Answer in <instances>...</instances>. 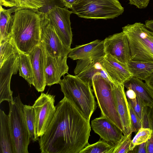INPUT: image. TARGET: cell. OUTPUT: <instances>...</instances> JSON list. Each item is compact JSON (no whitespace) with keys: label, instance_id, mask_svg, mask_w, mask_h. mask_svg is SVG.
<instances>
[{"label":"cell","instance_id":"d6a6232c","mask_svg":"<svg viewBox=\"0 0 153 153\" xmlns=\"http://www.w3.org/2000/svg\"><path fill=\"white\" fill-rule=\"evenodd\" d=\"M127 99L129 105L141 120L142 110L145 105L137 96L132 99Z\"/></svg>","mask_w":153,"mask_h":153},{"label":"cell","instance_id":"603a6c76","mask_svg":"<svg viewBox=\"0 0 153 153\" xmlns=\"http://www.w3.org/2000/svg\"><path fill=\"white\" fill-rule=\"evenodd\" d=\"M17 64L20 76L25 79L30 85H33V71L28 54L19 51L17 59Z\"/></svg>","mask_w":153,"mask_h":153},{"label":"cell","instance_id":"ee69618b","mask_svg":"<svg viewBox=\"0 0 153 153\" xmlns=\"http://www.w3.org/2000/svg\"></svg>","mask_w":153,"mask_h":153},{"label":"cell","instance_id":"7a4b0ae2","mask_svg":"<svg viewBox=\"0 0 153 153\" xmlns=\"http://www.w3.org/2000/svg\"><path fill=\"white\" fill-rule=\"evenodd\" d=\"M45 17V13L35 9H20L12 15L10 35L20 52L28 54L40 44Z\"/></svg>","mask_w":153,"mask_h":153},{"label":"cell","instance_id":"60d3db41","mask_svg":"<svg viewBox=\"0 0 153 153\" xmlns=\"http://www.w3.org/2000/svg\"><path fill=\"white\" fill-rule=\"evenodd\" d=\"M126 94L127 98L132 99L136 97V95L134 91L131 89H128L126 92Z\"/></svg>","mask_w":153,"mask_h":153},{"label":"cell","instance_id":"f35d334b","mask_svg":"<svg viewBox=\"0 0 153 153\" xmlns=\"http://www.w3.org/2000/svg\"><path fill=\"white\" fill-rule=\"evenodd\" d=\"M61 2L68 8L71 9L73 6L79 0H59Z\"/></svg>","mask_w":153,"mask_h":153},{"label":"cell","instance_id":"30bf717a","mask_svg":"<svg viewBox=\"0 0 153 153\" xmlns=\"http://www.w3.org/2000/svg\"><path fill=\"white\" fill-rule=\"evenodd\" d=\"M40 43L47 54L53 57H68L71 49L64 45L45 15L42 25Z\"/></svg>","mask_w":153,"mask_h":153},{"label":"cell","instance_id":"ba28073f","mask_svg":"<svg viewBox=\"0 0 153 153\" xmlns=\"http://www.w3.org/2000/svg\"><path fill=\"white\" fill-rule=\"evenodd\" d=\"M72 11L66 7L55 5L45 13L46 17L53 26L64 45L71 48L73 34L71 27L70 16Z\"/></svg>","mask_w":153,"mask_h":153},{"label":"cell","instance_id":"d4e9b609","mask_svg":"<svg viewBox=\"0 0 153 153\" xmlns=\"http://www.w3.org/2000/svg\"><path fill=\"white\" fill-rule=\"evenodd\" d=\"M101 61L102 60L97 62L85 70L76 75L85 82L89 84L91 87L92 86L93 77L98 74L101 75L104 78L112 82L102 65Z\"/></svg>","mask_w":153,"mask_h":153},{"label":"cell","instance_id":"d6986e66","mask_svg":"<svg viewBox=\"0 0 153 153\" xmlns=\"http://www.w3.org/2000/svg\"><path fill=\"white\" fill-rule=\"evenodd\" d=\"M124 85L127 89L133 90L145 105L153 107V90L142 80L132 76Z\"/></svg>","mask_w":153,"mask_h":153},{"label":"cell","instance_id":"277c9868","mask_svg":"<svg viewBox=\"0 0 153 153\" xmlns=\"http://www.w3.org/2000/svg\"><path fill=\"white\" fill-rule=\"evenodd\" d=\"M129 42L131 59L153 63V31L141 22L122 27Z\"/></svg>","mask_w":153,"mask_h":153},{"label":"cell","instance_id":"2e32d148","mask_svg":"<svg viewBox=\"0 0 153 153\" xmlns=\"http://www.w3.org/2000/svg\"><path fill=\"white\" fill-rule=\"evenodd\" d=\"M101 64L112 83L124 84L133 76L127 65L120 62L109 55H105Z\"/></svg>","mask_w":153,"mask_h":153},{"label":"cell","instance_id":"5b68a950","mask_svg":"<svg viewBox=\"0 0 153 153\" xmlns=\"http://www.w3.org/2000/svg\"><path fill=\"white\" fill-rule=\"evenodd\" d=\"M71 9L79 17L94 19H113L124 11L118 0H79Z\"/></svg>","mask_w":153,"mask_h":153},{"label":"cell","instance_id":"7bdbcfd3","mask_svg":"<svg viewBox=\"0 0 153 153\" xmlns=\"http://www.w3.org/2000/svg\"><path fill=\"white\" fill-rule=\"evenodd\" d=\"M146 27L149 30L153 31V20H147L145 21Z\"/></svg>","mask_w":153,"mask_h":153},{"label":"cell","instance_id":"f546056e","mask_svg":"<svg viewBox=\"0 0 153 153\" xmlns=\"http://www.w3.org/2000/svg\"><path fill=\"white\" fill-rule=\"evenodd\" d=\"M132 133L123 135L116 144L113 153H129L131 141Z\"/></svg>","mask_w":153,"mask_h":153},{"label":"cell","instance_id":"f1b7e54d","mask_svg":"<svg viewBox=\"0 0 153 153\" xmlns=\"http://www.w3.org/2000/svg\"><path fill=\"white\" fill-rule=\"evenodd\" d=\"M141 121V128L153 130V107L147 105L143 107Z\"/></svg>","mask_w":153,"mask_h":153},{"label":"cell","instance_id":"74e56055","mask_svg":"<svg viewBox=\"0 0 153 153\" xmlns=\"http://www.w3.org/2000/svg\"><path fill=\"white\" fill-rule=\"evenodd\" d=\"M147 153H153V131L146 141Z\"/></svg>","mask_w":153,"mask_h":153},{"label":"cell","instance_id":"9a60e30c","mask_svg":"<svg viewBox=\"0 0 153 153\" xmlns=\"http://www.w3.org/2000/svg\"><path fill=\"white\" fill-rule=\"evenodd\" d=\"M68 57H53L47 54L45 67V76L46 85L51 86L59 84L61 77L68 74Z\"/></svg>","mask_w":153,"mask_h":153},{"label":"cell","instance_id":"9c48e42d","mask_svg":"<svg viewBox=\"0 0 153 153\" xmlns=\"http://www.w3.org/2000/svg\"><path fill=\"white\" fill-rule=\"evenodd\" d=\"M55 96L42 93L33 105L36 119V133L39 137L45 132L53 120L56 111Z\"/></svg>","mask_w":153,"mask_h":153},{"label":"cell","instance_id":"d590c367","mask_svg":"<svg viewBox=\"0 0 153 153\" xmlns=\"http://www.w3.org/2000/svg\"><path fill=\"white\" fill-rule=\"evenodd\" d=\"M130 153H147L146 142L136 146Z\"/></svg>","mask_w":153,"mask_h":153},{"label":"cell","instance_id":"484cf974","mask_svg":"<svg viewBox=\"0 0 153 153\" xmlns=\"http://www.w3.org/2000/svg\"><path fill=\"white\" fill-rule=\"evenodd\" d=\"M0 65L19 51L10 35L6 39L0 41Z\"/></svg>","mask_w":153,"mask_h":153},{"label":"cell","instance_id":"ab89813d","mask_svg":"<svg viewBox=\"0 0 153 153\" xmlns=\"http://www.w3.org/2000/svg\"><path fill=\"white\" fill-rule=\"evenodd\" d=\"M42 1L44 4L42 8H47L48 10L56 5L55 4L56 0H42Z\"/></svg>","mask_w":153,"mask_h":153},{"label":"cell","instance_id":"ac0fdd59","mask_svg":"<svg viewBox=\"0 0 153 153\" xmlns=\"http://www.w3.org/2000/svg\"><path fill=\"white\" fill-rule=\"evenodd\" d=\"M105 55L103 40L96 39L71 48L68 58L73 60L89 58L102 59Z\"/></svg>","mask_w":153,"mask_h":153},{"label":"cell","instance_id":"4316f807","mask_svg":"<svg viewBox=\"0 0 153 153\" xmlns=\"http://www.w3.org/2000/svg\"><path fill=\"white\" fill-rule=\"evenodd\" d=\"M115 145L103 139L94 143H88L79 153H113Z\"/></svg>","mask_w":153,"mask_h":153},{"label":"cell","instance_id":"4fadbf2b","mask_svg":"<svg viewBox=\"0 0 153 153\" xmlns=\"http://www.w3.org/2000/svg\"><path fill=\"white\" fill-rule=\"evenodd\" d=\"M28 54L32 65L33 85L38 92H43L46 85L45 76V67L47 53L43 45L40 43Z\"/></svg>","mask_w":153,"mask_h":153},{"label":"cell","instance_id":"5bb4252c","mask_svg":"<svg viewBox=\"0 0 153 153\" xmlns=\"http://www.w3.org/2000/svg\"><path fill=\"white\" fill-rule=\"evenodd\" d=\"M117 108L123 127L124 135L132 133L129 104L123 84L112 83Z\"/></svg>","mask_w":153,"mask_h":153},{"label":"cell","instance_id":"e0dca14e","mask_svg":"<svg viewBox=\"0 0 153 153\" xmlns=\"http://www.w3.org/2000/svg\"><path fill=\"white\" fill-rule=\"evenodd\" d=\"M91 126L94 132L102 139L115 145L123 135L116 125L102 116L92 120Z\"/></svg>","mask_w":153,"mask_h":153},{"label":"cell","instance_id":"8d00e7d4","mask_svg":"<svg viewBox=\"0 0 153 153\" xmlns=\"http://www.w3.org/2000/svg\"><path fill=\"white\" fill-rule=\"evenodd\" d=\"M0 5L12 7L17 6L18 3L16 0H0Z\"/></svg>","mask_w":153,"mask_h":153},{"label":"cell","instance_id":"1f68e13d","mask_svg":"<svg viewBox=\"0 0 153 153\" xmlns=\"http://www.w3.org/2000/svg\"><path fill=\"white\" fill-rule=\"evenodd\" d=\"M17 7L22 9H30L39 10L44 6L42 0H16Z\"/></svg>","mask_w":153,"mask_h":153},{"label":"cell","instance_id":"836d02e7","mask_svg":"<svg viewBox=\"0 0 153 153\" xmlns=\"http://www.w3.org/2000/svg\"><path fill=\"white\" fill-rule=\"evenodd\" d=\"M132 133H137L141 128V120L129 105Z\"/></svg>","mask_w":153,"mask_h":153},{"label":"cell","instance_id":"3957f363","mask_svg":"<svg viewBox=\"0 0 153 153\" xmlns=\"http://www.w3.org/2000/svg\"><path fill=\"white\" fill-rule=\"evenodd\" d=\"M59 84L64 97L90 121L97 107L91 86L76 75L69 74L64 76Z\"/></svg>","mask_w":153,"mask_h":153},{"label":"cell","instance_id":"e575fe53","mask_svg":"<svg viewBox=\"0 0 153 153\" xmlns=\"http://www.w3.org/2000/svg\"><path fill=\"white\" fill-rule=\"evenodd\" d=\"M131 5L135 6L139 9H144L148 6L150 0H128Z\"/></svg>","mask_w":153,"mask_h":153},{"label":"cell","instance_id":"ffe728a7","mask_svg":"<svg viewBox=\"0 0 153 153\" xmlns=\"http://www.w3.org/2000/svg\"><path fill=\"white\" fill-rule=\"evenodd\" d=\"M0 153H15L8 115L0 110Z\"/></svg>","mask_w":153,"mask_h":153},{"label":"cell","instance_id":"83f0119b","mask_svg":"<svg viewBox=\"0 0 153 153\" xmlns=\"http://www.w3.org/2000/svg\"><path fill=\"white\" fill-rule=\"evenodd\" d=\"M153 131L150 128H141L131 140L130 148V153L137 146L146 142L150 138Z\"/></svg>","mask_w":153,"mask_h":153},{"label":"cell","instance_id":"8fae6325","mask_svg":"<svg viewBox=\"0 0 153 153\" xmlns=\"http://www.w3.org/2000/svg\"><path fill=\"white\" fill-rule=\"evenodd\" d=\"M103 41L105 54L126 65L131 60L128 40L123 31L110 35Z\"/></svg>","mask_w":153,"mask_h":153},{"label":"cell","instance_id":"6da1fadb","mask_svg":"<svg viewBox=\"0 0 153 153\" xmlns=\"http://www.w3.org/2000/svg\"><path fill=\"white\" fill-rule=\"evenodd\" d=\"M54 117L38 140L42 153H79L88 143L91 127L64 97L56 106Z\"/></svg>","mask_w":153,"mask_h":153},{"label":"cell","instance_id":"8992f818","mask_svg":"<svg viewBox=\"0 0 153 153\" xmlns=\"http://www.w3.org/2000/svg\"><path fill=\"white\" fill-rule=\"evenodd\" d=\"M92 80L93 90L100 109L101 116L116 125L123 134V127L117 108L112 82L100 74L94 76Z\"/></svg>","mask_w":153,"mask_h":153},{"label":"cell","instance_id":"7c38bea8","mask_svg":"<svg viewBox=\"0 0 153 153\" xmlns=\"http://www.w3.org/2000/svg\"><path fill=\"white\" fill-rule=\"evenodd\" d=\"M19 51L13 54L0 65V103L4 101L13 100L10 84L13 74L17 73V59Z\"/></svg>","mask_w":153,"mask_h":153},{"label":"cell","instance_id":"b9f144b4","mask_svg":"<svg viewBox=\"0 0 153 153\" xmlns=\"http://www.w3.org/2000/svg\"><path fill=\"white\" fill-rule=\"evenodd\" d=\"M144 81L145 83L153 90V73Z\"/></svg>","mask_w":153,"mask_h":153},{"label":"cell","instance_id":"52a82bcc","mask_svg":"<svg viewBox=\"0 0 153 153\" xmlns=\"http://www.w3.org/2000/svg\"><path fill=\"white\" fill-rule=\"evenodd\" d=\"M10 126L15 153H28L30 137L23 115L22 103L20 96L9 102Z\"/></svg>","mask_w":153,"mask_h":153},{"label":"cell","instance_id":"4dcf8cb0","mask_svg":"<svg viewBox=\"0 0 153 153\" xmlns=\"http://www.w3.org/2000/svg\"><path fill=\"white\" fill-rule=\"evenodd\" d=\"M103 59L89 58L78 60L76 66L74 71L75 75L84 71L97 62L101 61Z\"/></svg>","mask_w":153,"mask_h":153},{"label":"cell","instance_id":"cb8c5ba5","mask_svg":"<svg viewBox=\"0 0 153 153\" xmlns=\"http://www.w3.org/2000/svg\"><path fill=\"white\" fill-rule=\"evenodd\" d=\"M23 111L30 139L33 142L39 140V138L36 133V119L33 106L24 105Z\"/></svg>","mask_w":153,"mask_h":153},{"label":"cell","instance_id":"7402d4cb","mask_svg":"<svg viewBox=\"0 0 153 153\" xmlns=\"http://www.w3.org/2000/svg\"><path fill=\"white\" fill-rule=\"evenodd\" d=\"M0 41L8 38L10 35L12 23L11 14L21 9L17 6L5 9L0 5Z\"/></svg>","mask_w":153,"mask_h":153},{"label":"cell","instance_id":"44dd1931","mask_svg":"<svg viewBox=\"0 0 153 153\" xmlns=\"http://www.w3.org/2000/svg\"><path fill=\"white\" fill-rule=\"evenodd\" d=\"M133 76L145 80L153 73V63L131 60L127 64Z\"/></svg>","mask_w":153,"mask_h":153}]
</instances>
